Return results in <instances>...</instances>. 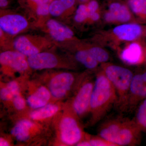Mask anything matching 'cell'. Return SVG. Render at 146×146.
I'll return each mask as SVG.
<instances>
[{
	"instance_id": "obj_9",
	"label": "cell",
	"mask_w": 146,
	"mask_h": 146,
	"mask_svg": "<svg viewBox=\"0 0 146 146\" xmlns=\"http://www.w3.org/2000/svg\"><path fill=\"white\" fill-rule=\"evenodd\" d=\"M25 17L18 14H8L0 18V28L4 33L15 35L23 31L28 26Z\"/></svg>"
},
{
	"instance_id": "obj_10",
	"label": "cell",
	"mask_w": 146,
	"mask_h": 146,
	"mask_svg": "<svg viewBox=\"0 0 146 146\" xmlns=\"http://www.w3.org/2000/svg\"><path fill=\"white\" fill-rule=\"evenodd\" d=\"M146 48L140 42L134 41L123 49L120 57L123 61L130 65H138L145 61Z\"/></svg>"
},
{
	"instance_id": "obj_1",
	"label": "cell",
	"mask_w": 146,
	"mask_h": 146,
	"mask_svg": "<svg viewBox=\"0 0 146 146\" xmlns=\"http://www.w3.org/2000/svg\"><path fill=\"white\" fill-rule=\"evenodd\" d=\"M141 131L133 120H110L99 129V136L118 146H135L141 142Z\"/></svg>"
},
{
	"instance_id": "obj_18",
	"label": "cell",
	"mask_w": 146,
	"mask_h": 146,
	"mask_svg": "<svg viewBox=\"0 0 146 146\" xmlns=\"http://www.w3.org/2000/svg\"><path fill=\"white\" fill-rule=\"evenodd\" d=\"M132 13L142 22L146 23V0H126Z\"/></svg>"
},
{
	"instance_id": "obj_15",
	"label": "cell",
	"mask_w": 146,
	"mask_h": 146,
	"mask_svg": "<svg viewBox=\"0 0 146 146\" xmlns=\"http://www.w3.org/2000/svg\"><path fill=\"white\" fill-rule=\"evenodd\" d=\"M46 26L50 35L56 41L65 42L74 38V33L72 31L56 20H48L46 23Z\"/></svg>"
},
{
	"instance_id": "obj_13",
	"label": "cell",
	"mask_w": 146,
	"mask_h": 146,
	"mask_svg": "<svg viewBox=\"0 0 146 146\" xmlns=\"http://www.w3.org/2000/svg\"><path fill=\"white\" fill-rule=\"evenodd\" d=\"M25 55L17 51H6L1 53L0 62L3 65L8 66L18 71L25 70L29 67Z\"/></svg>"
},
{
	"instance_id": "obj_24",
	"label": "cell",
	"mask_w": 146,
	"mask_h": 146,
	"mask_svg": "<svg viewBox=\"0 0 146 146\" xmlns=\"http://www.w3.org/2000/svg\"><path fill=\"white\" fill-rule=\"evenodd\" d=\"M89 12L86 3L81 4L78 7L76 11L74 20L76 22L82 23L88 21L89 18Z\"/></svg>"
},
{
	"instance_id": "obj_31",
	"label": "cell",
	"mask_w": 146,
	"mask_h": 146,
	"mask_svg": "<svg viewBox=\"0 0 146 146\" xmlns=\"http://www.w3.org/2000/svg\"><path fill=\"white\" fill-rule=\"evenodd\" d=\"M29 3L33 6H35L37 5L42 4L48 3L51 2L52 0H28Z\"/></svg>"
},
{
	"instance_id": "obj_25",
	"label": "cell",
	"mask_w": 146,
	"mask_h": 146,
	"mask_svg": "<svg viewBox=\"0 0 146 146\" xmlns=\"http://www.w3.org/2000/svg\"><path fill=\"white\" fill-rule=\"evenodd\" d=\"M67 10L60 0H53L50 3V14L53 16H60Z\"/></svg>"
},
{
	"instance_id": "obj_21",
	"label": "cell",
	"mask_w": 146,
	"mask_h": 146,
	"mask_svg": "<svg viewBox=\"0 0 146 146\" xmlns=\"http://www.w3.org/2000/svg\"><path fill=\"white\" fill-rule=\"evenodd\" d=\"M133 121L142 132H146V99L140 104Z\"/></svg>"
},
{
	"instance_id": "obj_17",
	"label": "cell",
	"mask_w": 146,
	"mask_h": 146,
	"mask_svg": "<svg viewBox=\"0 0 146 146\" xmlns=\"http://www.w3.org/2000/svg\"><path fill=\"white\" fill-rule=\"evenodd\" d=\"M33 126L30 121L23 120L18 122L11 130V133L20 141H25L29 138V130Z\"/></svg>"
},
{
	"instance_id": "obj_8",
	"label": "cell",
	"mask_w": 146,
	"mask_h": 146,
	"mask_svg": "<svg viewBox=\"0 0 146 146\" xmlns=\"http://www.w3.org/2000/svg\"><path fill=\"white\" fill-rule=\"evenodd\" d=\"M145 29L139 24L125 23L115 27L112 30V33L120 41L134 42L144 36Z\"/></svg>"
},
{
	"instance_id": "obj_22",
	"label": "cell",
	"mask_w": 146,
	"mask_h": 146,
	"mask_svg": "<svg viewBox=\"0 0 146 146\" xmlns=\"http://www.w3.org/2000/svg\"><path fill=\"white\" fill-rule=\"evenodd\" d=\"M18 94L19 87L18 84L15 81L11 82L6 87L3 88L1 91V99L3 100H9Z\"/></svg>"
},
{
	"instance_id": "obj_14",
	"label": "cell",
	"mask_w": 146,
	"mask_h": 146,
	"mask_svg": "<svg viewBox=\"0 0 146 146\" xmlns=\"http://www.w3.org/2000/svg\"><path fill=\"white\" fill-rule=\"evenodd\" d=\"M27 61L29 67L35 70L54 68L58 62L54 54L48 52H40L29 56Z\"/></svg>"
},
{
	"instance_id": "obj_16",
	"label": "cell",
	"mask_w": 146,
	"mask_h": 146,
	"mask_svg": "<svg viewBox=\"0 0 146 146\" xmlns=\"http://www.w3.org/2000/svg\"><path fill=\"white\" fill-rule=\"evenodd\" d=\"M50 98L49 91L46 88L42 86L29 97L28 103L32 108H39L46 105Z\"/></svg>"
},
{
	"instance_id": "obj_5",
	"label": "cell",
	"mask_w": 146,
	"mask_h": 146,
	"mask_svg": "<svg viewBox=\"0 0 146 146\" xmlns=\"http://www.w3.org/2000/svg\"><path fill=\"white\" fill-rule=\"evenodd\" d=\"M146 99V71L133 75L124 109L134 107Z\"/></svg>"
},
{
	"instance_id": "obj_7",
	"label": "cell",
	"mask_w": 146,
	"mask_h": 146,
	"mask_svg": "<svg viewBox=\"0 0 146 146\" xmlns=\"http://www.w3.org/2000/svg\"><path fill=\"white\" fill-rule=\"evenodd\" d=\"M60 134L62 141L68 145L79 143L82 137V132L78 123L72 117H66L61 121Z\"/></svg>"
},
{
	"instance_id": "obj_23",
	"label": "cell",
	"mask_w": 146,
	"mask_h": 146,
	"mask_svg": "<svg viewBox=\"0 0 146 146\" xmlns=\"http://www.w3.org/2000/svg\"><path fill=\"white\" fill-rule=\"evenodd\" d=\"M86 50L99 63H106L109 60V54L101 47L94 46Z\"/></svg>"
},
{
	"instance_id": "obj_11",
	"label": "cell",
	"mask_w": 146,
	"mask_h": 146,
	"mask_svg": "<svg viewBox=\"0 0 146 146\" xmlns=\"http://www.w3.org/2000/svg\"><path fill=\"white\" fill-rule=\"evenodd\" d=\"M74 78L70 73H62L54 77L50 84V90L52 95L56 98H61L66 93L72 85Z\"/></svg>"
},
{
	"instance_id": "obj_33",
	"label": "cell",
	"mask_w": 146,
	"mask_h": 146,
	"mask_svg": "<svg viewBox=\"0 0 146 146\" xmlns=\"http://www.w3.org/2000/svg\"><path fill=\"white\" fill-rule=\"evenodd\" d=\"M8 5V0H0V7H5Z\"/></svg>"
},
{
	"instance_id": "obj_32",
	"label": "cell",
	"mask_w": 146,
	"mask_h": 146,
	"mask_svg": "<svg viewBox=\"0 0 146 146\" xmlns=\"http://www.w3.org/2000/svg\"><path fill=\"white\" fill-rule=\"evenodd\" d=\"M100 17V11H97L95 13L90 14L89 17V21L92 22H96L99 20Z\"/></svg>"
},
{
	"instance_id": "obj_35",
	"label": "cell",
	"mask_w": 146,
	"mask_h": 146,
	"mask_svg": "<svg viewBox=\"0 0 146 146\" xmlns=\"http://www.w3.org/2000/svg\"><path fill=\"white\" fill-rule=\"evenodd\" d=\"M80 1L82 3H85L86 2L88 1L89 0H78Z\"/></svg>"
},
{
	"instance_id": "obj_34",
	"label": "cell",
	"mask_w": 146,
	"mask_h": 146,
	"mask_svg": "<svg viewBox=\"0 0 146 146\" xmlns=\"http://www.w3.org/2000/svg\"><path fill=\"white\" fill-rule=\"evenodd\" d=\"M9 143L7 141L2 138H1L0 139V145L1 146H6L9 145Z\"/></svg>"
},
{
	"instance_id": "obj_6",
	"label": "cell",
	"mask_w": 146,
	"mask_h": 146,
	"mask_svg": "<svg viewBox=\"0 0 146 146\" xmlns=\"http://www.w3.org/2000/svg\"><path fill=\"white\" fill-rule=\"evenodd\" d=\"M131 11L127 3L112 0L108 5V10L104 15L105 21L108 23H125L132 18Z\"/></svg>"
},
{
	"instance_id": "obj_26",
	"label": "cell",
	"mask_w": 146,
	"mask_h": 146,
	"mask_svg": "<svg viewBox=\"0 0 146 146\" xmlns=\"http://www.w3.org/2000/svg\"><path fill=\"white\" fill-rule=\"evenodd\" d=\"M90 146H116L101 136L95 137L88 140Z\"/></svg>"
},
{
	"instance_id": "obj_27",
	"label": "cell",
	"mask_w": 146,
	"mask_h": 146,
	"mask_svg": "<svg viewBox=\"0 0 146 146\" xmlns=\"http://www.w3.org/2000/svg\"><path fill=\"white\" fill-rule=\"evenodd\" d=\"M49 4L48 3L42 4L34 6L37 15L40 16H46L50 14Z\"/></svg>"
},
{
	"instance_id": "obj_30",
	"label": "cell",
	"mask_w": 146,
	"mask_h": 146,
	"mask_svg": "<svg viewBox=\"0 0 146 146\" xmlns=\"http://www.w3.org/2000/svg\"><path fill=\"white\" fill-rule=\"evenodd\" d=\"M67 10L73 9L75 5L76 0H60Z\"/></svg>"
},
{
	"instance_id": "obj_2",
	"label": "cell",
	"mask_w": 146,
	"mask_h": 146,
	"mask_svg": "<svg viewBox=\"0 0 146 146\" xmlns=\"http://www.w3.org/2000/svg\"><path fill=\"white\" fill-rule=\"evenodd\" d=\"M117 102V95L114 86L103 72H101L94 82L89 105L93 122L100 121Z\"/></svg>"
},
{
	"instance_id": "obj_3",
	"label": "cell",
	"mask_w": 146,
	"mask_h": 146,
	"mask_svg": "<svg viewBox=\"0 0 146 146\" xmlns=\"http://www.w3.org/2000/svg\"><path fill=\"white\" fill-rule=\"evenodd\" d=\"M103 70L117 92V104L122 110L123 109L133 76V73L127 68L113 64L104 63Z\"/></svg>"
},
{
	"instance_id": "obj_12",
	"label": "cell",
	"mask_w": 146,
	"mask_h": 146,
	"mask_svg": "<svg viewBox=\"0 0 146 146\" xmlns=\"http://www.w3.org/2000/svg\"><path fill=\"white\" fill-rule=\"evenodd\" d=\"M94 86V83L87 82L79 90L73 104V109L77 115H83L89 109Z\"/></svg>"
},
{
	"instance_id": "obj_28",
	"label": "cell",
	"mask_w": 146,
	"mask_h": 146,
	"mask_svg": "<svg viewBox=\"0 0 146 146\" xmlns=\"http://www.w3.org/2000/svg\"><path fill=\"white\" fill-rule=\"evenodd\" d=\"M85 3L89 11V17L90 14L100 11V4L97 0H89Z\"/></svg>"
},
{
	"instance_id": "obj_37",
	"label": "cell",
	"mask_w": 146,
	"mask_h": 146,
	"mask_svg": "<svg viewBox=\"0 0 146 146\" xmlns=\"http://www.w3.org/2000/svg\"><path fill=\"white\" fill-rule=\"evenodd\" d=\"M145 61L146 62V54H145Z\"/></svg>"
},
{
	"instance_id": "obj_20",
	"label": "cell",
	"mask_w": 146,
	"mask_h": 146,
	"mask_svg": "<svg viewBox=\"0 0 146 146\" xmlns=\"http://www.w3.org/2000/svg\"><path fill=\"white\" fill-rule=\"evenodd\" d=\"M76 59L89 69H95L99 63L95 60L87 50H80L76 53Z\"/></svg>"
},
{
	"instance_id": "obj_29",
	"label": "cell",
	"mask_w": 146,
	"mask_h": 146,
	"mask_svg": "<svg viewBox=\"0 0 146 146\" xmlns=\"http://www.w3.org/2000/svg\"><path fill=\"white\" fill-rule=\"evenodd\" d=\"M13 103L15 107L18 110L23 109L25 105V100L19 94L13 98Z\"/></svg>"
},
{
	"instance_id": "obj_19",
	"label": "cell",
	"mask_w": 146,
	"mask_h": 146,
	"mask_svg": "<svg viewBox=\"0 0 146 146\" xmlns=\"http://www.w3.org/2000/svg\"><path fill=\"white\" fill-rule=\"evenodd\" d=\"M58 108L57 106L54 104L46 105L45 106L35 110L31 114L32 119L35 120H40L48 118L57 112Z\"/></svg>"
},
{
	"instance_id": "obj_4",
	"label": "cell",
	"mask_w": 146,
	"mask_h": 146,
	"mask_svg": "<svg viewBox=\"0 0 146 146\" xmlns=\"http://www.w3.org/2000/svg\"><path fill=\"white\" fill-rule=\"evenodd\" d=\"M47 39L40 36L22 35L14 40L13 46L16 50L29 57L41 52L48 45Z\"/></svg>"
},
{
	"instance_id": "obj_36",
	"label": "cell",
	"mask_w": 146,
	"mask_h": 146,
	"mask_svg": "<svg viewBox=\"0 0 146 146\" xmlns=\"http://www.w3.org/2000/svg\"><path fill=\"white\" fill-rule=\"evenodd\" d=\"M144 36H145L146 38V27H145V35H144Z\"/></svg>"
}]
</instances>
